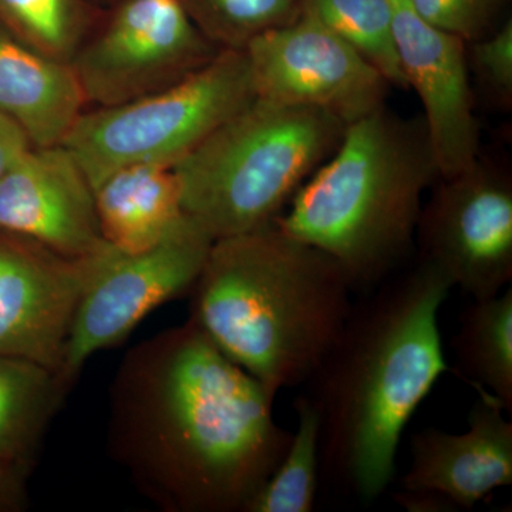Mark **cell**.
I'll return each mask as SVG.
<instances>
[{
    "mask_svg": "<svg viewBox=\"0 0 512 512\" xmlns=\"http://www.w3.org/2000/svg\"><path fill=\"white\" fill-rule=\"evenodd\" d=\"M274 399L188 319L124 356L110 453L163 511L245 512L291 444Z\"/></svg>",
    "mask_w": 512,
    "mask_h": 512,
    "instance_id": "cell-1",
    "label": "cell"
},
{
    "mask_svg": "<svg viewBox=\"0 0 512 512\" xmlns=\"http://www.w3.org/2000/svg\"><path fill=\"white\" fill-rule=\"evenodd\" d=\"M453 284L417 259L353 303L338 339L306 382L320 417V480L372 504L396 473L407 423L450 372L439 311Z\"/></svg>",
    "mask_w": 512,
    "mask_h": 512,
    "instance_id": "cell-2",
    "label": "cell"
},
{
    "mask_svg": "<svg viewBox=\"0 0 512 512\" xmlns=\"http://www.w3.org/2000/svg\"><path fill=\"white\" fill-rule=\"evenodd\" d=\"M192 291V322L274 396L311 379L353 306L338 262L275 222L215 239Z\"/></svg>",
    "mask_w": 512,
    "mask_h": 512,
    "instance_id": "cell-3",
    "label": "cell"
},
{
    "mask_svg": "<svg viewBox=\"0 0 512 512\" xmlns=\"http://www.w3.org/2000/svg\"><path fill=\"white\" fill-rule=\"evenodd\" d=\"M325 165L275 224L332 256L353 293L394 275L416 238L424 192L439 180L423 119L380 107L346 124Z\"/></svg>",
    "mask_w": 512,
    "mask_h": 512,
    "instance_id": "cell-4",
    "label": "cell"
},
{
    "mask_svg": "<svg viewBox=\"0 0 512 512\" xmlns=\"http://www.w3.org/2000/svg\"><path fill=\"white\" fill-rule=\"evenodd\" d=\"M345 127L329 111L256 97L174 165L184 211L214 241L274 224Z\"/></svg>",
    "mask_w": 512,
    "mask_h": 512,
    "instance_id": "cell-5",
    "label": "cell"
},
{
    "mask_svg": "<svg viewBox=\"0 0 512 512\" xmlns=\"http://www.w3.org/2000/svg\"><path fill=\"white\" fill-rule=\"evenodd\" d=\"M254 99L247 52L221 50L165 89L83 113L62 146L96 190L128 165L174 167Z\"/></svg>",
    "mask_w": 512,
    "mask_h": 512,
    "instance_id": "cell-6",
    "label": "cell"
},
{
    "mask_svg": "<svg viewBox=\"0 0 512 512\" xmlns=\"http://www.w3.org/2000/svg\"><path fill=\"white\" fill-rule=\"evenodd\" d=\"M212 242L191 217L146 251L124 252L104 242L94 255L93 275L74 316L64 382L72 387L90 356L120 345L154 309L192 291Z\"/></svg>",
    "mask_w": 512,
    "mask_h": 512,
    "instance_id": "cell-7",
    "label": "cell"
},
{
    "mask_svg": "<svg viewBox=\"0 0 512 512\" xmlns=\"http://www.w3.org/2000/svg\"><path fill=\"white\" fill-rule=\"evenodd\" d=\"M220 52L180 0H117L70 63L87 103L110 107L180 82Z\"/></svg>",
    "mask_w": 512,
    "mask_h": 512,
    "instance_id": "cell-8",
    "label": "cell"
},
{
    "mask_svg": "<svg viewBox=\"0 0 512 512\" xmlns=\"http://www.w3.org/2000/svg\"><path fill=\"white\" fill-rule=\"evenodd\" d=\"M416 234L419 259L439 268L453 288L474 301L497 296L512 281L510 175L478 158L467 170L440 177Z\"/></svg>",
    "mask_w": 512,
    "mask_h": 512,
    "instance_id": "cell-9",
    "label": "cell"
},
{
    "mask_svg": "<svg viewBox=\"0 0 512 512\" xmlns=\"http://www.w3.org/2000/svg\"><path fill=\"white\" fill-rule=\"evenodd\" d=\"M256 97L329 111L343 123L384 107L390 83L349 43L308 15L247 47Z\"/></svg>",
    "mask_w": 512,
    "mask_h": 512,
    "instance_id": "cell-10",
    "label": "cell"
},
{
    "mask_svg": "<svg viewBox=\"0 0 512 512\" xmlns=\"http://www.w3.org/2000/svg\"><path fill=\"white\" fill-rule=\"evenodd\" d=\"M96 251L69 258L33 239L0 231V356L30 360L62 376Z\"/></svg>",
    "mask_w": 512,
    "mask_h": 512,
    "instance_id": "cell-11",
    "label": "cell"
},
{
    "mask_svg": "<svg viewBox=\"0 0 512 512\" xmlns=\"http://www.w3.org/2000/svg\"><path fill=\"white\" fill-rule=\"evenodd\" d=\"M390 2L394 42L407 89L413 87L423 104L424 126L440 177H451L480 158L467 43L426 22L410 0Z\"/></svg>",
    "mask_w": 512,
    "mask_h": 512,
    "instance_id": "cell-12",
    "label": "cell"
},
{
    "mask_svg": "<svg viewBox=\"0 0 512 512\" xmlns=\"http://www.w3.org/2000/svg\"><path fill=\"white\" fill-rule=\"evenodd\" d=\"M0 231L69 258L90 255L106 242L92 184L66 147L29 148L10 168L0 181Z\"/></svg>",
    "mask_w": 512,
    "mask_h": 512,
    "instance_id": "cell-13",
    "label": "cell"
},
{
    "mask_svg": "<svg viewBox=\"0 0 512 512\" xmlns=\"http://www.w3.org/2000/svg\"><path fill=\"white\" fill-rule=\"evenodd\" d=\"M477 392L466 433L426 429L414 434L412 464L403 490H431L450 498L458 511L512 484V421L504 404L487 390ZM510 416V414H508Z\"/></svg>",
    "mask_w": 512,
    "mask_h": 512,
    "instance_id": "cell-14",
    "label": "cell"
},
{
    "mask_svg": "<svg viewBox=\"0 0 512 512\" xmlns=\"http://www.w3.org/2000/svg\"><path fill=\"white\" fill-rule=\"evenodd\" d=\"M86 104L72 63L40 52L0 23V113L33 147L62 146Z\"/></svg>",
    "mask_w": 512,
    "mask_h": 512,
    "instance_id": "cell-15",
    "label": "cell"
},
{
    "mask_svg": "<svg viewBox=\"0 0 512 512\" xmlns=\"http://www.w3.org/2000/svg\"><path fill=\"white\" fill-rule=\"evenodd\" d=\"M94 198L101 235L124 252L156 247L190 217L177 175L168 165L120 168L94 190Z\"/></svg>",
    "mask_w": 512,
    "mask_h": 512,
    "instance_id": "cell-16",
    "label": "cell"
},
{
    "mask_svg": "<svg viewBox=\"0 0 512 512\" xmlns=\"http://www.w3.org/2000/svg\"><path fill=\"white\" fill-rule=\"evenodd\" d=\"M72 389L59 373L0 356V458L32 470L50 423Z\"/></svg>",
    "mask_w": 512,
    "mask_h": 512,
    "instance_id": "cell-17",
    "label": "cell"
},
{
    "mask_svg": "<svg viewBox=\"0 0 512 512\" xmlns=\"http://www.w3.org/2000/svg\"><path fill=\"white\" fill-rule=\"evenodd\" d=\"M453 350L458 375L494 394L512 416L511 285L461 313Z\"/></svg>",
    "mask_w": 512,
    "mask_h": 512,
    "instance_id": "cell-18",
    "label": "cell"
},
{
    "mask_svg": "<svg viewBox=\"0 0 512 512\" xmlns=\"http://www.w3.org/2000/svg\"><path fill=\"white\" fill-rule=\"evenodd\" d=\"M298 427L271 477L249 501L245 512H312L320 485V417L308 394L293 400Z\"/></svg>",
    "mask_w": 512,
    "mask_h": 512,
    "instance_id": "cell-19",
    "label": "cell"
},
{
    "mask_svg": "<svg viewBox=\"0 0 512 512\" xmlns=\"http://www.w3.org/2000/svg\"><path fill=\"white\" fill-rule=\"evenodd\" d=\"M301 13L349 43L390 86L407 89L394 42L390 0H301Z\"/></svg>",
    "mask_w": 512,
    "mask_h": 512,
    "instance_id": "cell-20",
    "label": "cell"
},
{
    "mask_svg": "<svg viewBox=\"0 0 512 512\" xmlns=\"http://www.w3.org/2000/svg\"><path fill=\"white\" fill-rule=\"evenodd\" d=\"M93 22L86 0H0V23L6 29L63 62H72Z\"/></svg>",
    "mask_w": 512,
    "mask_h": 512,
    "instance_id": "cell-21",
    "label": "cell"
},
{
    "mask_svg": "<svg viewBox=\"0 0 512 512\" xmlns=\"http://www.w3.org/2000/svg\"><path fill=\"white\" fill-rule=\"evenodd\" d=\"M198 30L220 50H245L301 15V0H180Z\"/></svg>",
    "mask_w": 512,
    "mask_h": 512,
    "instance_id": "cell-22",
    "label": "cell"
},
{
    "mask_svg": "<svg viewBox=\"0 0 512 512\" xmlns=\"http://www.w3.org/2000/svg\"><path fill=\"white\" fill-rule=\"evenodd\" d=\"M414 10L433 25L463 39L476 42L495 29L503 0H410Z\"/></svg>",
    "mask_w": 512,
    "mask_h": 512,
    "instance_id": "cell-23",
    "label": "cell"
},
{
    "mask_svg": "<svg viewBox=\"0 0 512 512\" xmlns=\"http://www.w3.org/2000/svg\"><path fill=\"white\" fill-rule=\"evenodd\" d=\"M467 63L501 106L512 104V20L467 43Z\"/></svg>",
    "mask_w": 512,
    "mask_h": 512,
    "instance_id": "cell-24",
    "label": "cell"
},
{
    "mask_svg": "<svg viewBox=\"0 0 512 512\" xmlns=\"http://www.w3.org/2000/svg\"><path fill=\"white\" fill-rule=\"evenodd\" d=\"M28 471L0 458V512L25 510L28 504Z\"/></svg>",
    "mask_w": 512,
    "mask_h": 512,
    "instance_id": "cell-25",
    "label": "cell"
},
{
    "mask_svg": "<svg viewBox=\"0 0 512 512\" xmlns=\"http://www.w3.org/2000/svg\"><path fill=\"white\" fill-rule=\"evenodd\" d=\"M32 147L25 131L15 121L0 113V181Z\"/></svg>",
    "mask_w": 512,
    "mask_h": 512,
    "instance_id": "cell-26",
    "label": "cell"
},
{
    "mask_svg": "<svg viewBox=\"0 0 512 512\" xmlns=\"http://www.w3.org/2000/svg\"><path fill=\"white\" fill-rule=\"evenodd\" d=\"M404 510L412 512H456L458 508L446 495L431 490H403L393 495Z\"/></svg>",
    "mask_w": 512,
    "mask_h": 512,
    "instance_id": "cell-27",
    "label": "cell"
}]
</instances>
